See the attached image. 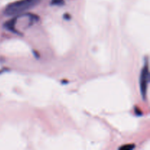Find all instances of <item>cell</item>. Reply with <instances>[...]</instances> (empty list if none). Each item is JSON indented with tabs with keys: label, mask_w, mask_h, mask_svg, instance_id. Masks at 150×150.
<instances>
[{
	"label": "cell",
	"mask_w": 150,
	"mask_h": 150,
	"mask_svg": "<svg viewBox=\"0 0 150 150\" xmlns=\"http://www.w3.org/2000/svg\"><path fill=\"white\" fill-rule=\"evenodd\" d=\"M41 0H19L8 4L4 10L6 16H18L36 7Z\"/></svg>",
	"instance_id": "1"
},
{
	"label": "cell",
	"mask_w": 150,
	"mask_h": 150,
	"mask_svg": "<svg viewBox=\"0 0 150 150\" xmlns=\"http://www.w3.org/2000/svg\"><path fill=\"white\" fill-rule=\"evenodd\" d=\"M149 71L148 64L146 63L142 68L140 75V79H139V86H140L141 95L144 100H146V93H147L148 85L149 83Z\"/></svg>",
	"instance_id": "2"
},
{
	"label": "cell",
	"mask_w": 150,
	"mask_h": 150,
	"mask_svg": "<svg viewBox=\"0 0 150 150\" xmlns=\"http://www.w3.org/2000/svg\"><path fill=\"white\" fill-rule=\"evenodd\" d=\"M16 16H15V17L13 18L12 19L7 21L3 25V26H4V29H7V30L9 31V32H13V33L16 34V35H21L20 32H18V31H17L16 29Z\"/></svg>",
	"instance_id": "3"
},
{
	"label": "cell",
	"mask_w": 150,
	"mask_h": 150,
	"mask_svg": "<svg viewBox=\"0 0 150 150\" xmlns=\"http://www.w3.org/2000/svg\"><path fill=\"white\" fill-rule=\"evenodd\" d=\"M64 4V0H51V4L55 6H62Z\"/></svg>",
	"instance_id": "4"
},
{
	"label": "cell",
	"mask_w": 150,
	"mask_h": 150,
	"mask_svg": "<svg viewBox=\"0 0 150 150\" xmlns=\"http://www.w3.org/2000/svg\"><path fill=\"white\" fill-rule=\"evenodd\" d=\"M135 148V145L133 144H127V145H125V146H121L120 148V149L122 150H131Z\"/></svg>",
	"instance_id": "5"
}]
</instances>
